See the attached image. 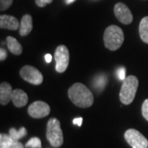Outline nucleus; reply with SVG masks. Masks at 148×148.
<instances>
[{
    "label": "nucleus",
    "mask_w": 148,
    "mask_h": 148,
    "mask_svg": "<svg viewBox=\"0 0 148 148\" xmlns=\"http://www.w3.org/2000/svg\"><path fill=\"white\" fill-rule=\"evenodd\" d=\"M3 148H24V147H23V144H22V143H20V142H18V141H16V142H14V143H12L11 146H9V147Z\"/></svg>",
    "instance_id": "5701e85b"
},
{
    "label": "nucleus",
    "mask_w": 148,
    "mask_h": 148,
    "mask_svg": "<svg viewBox=\"0 0 148 148\" xmlns=\"http://www.w3.org/2000/svg\"><path fill=\"white\" fill-rule=\"evenodd\" d=\"M74 1H76V0H66V3H67V4H71Z\"/></svg>",
    "instance_id": "bb28decb"
},
{
    "label": "nucleus",
    "mask_w": 148,
    "mask_h": 148,
    "mask_svg": "<svg viewBox=\"0 0 148 148\" xmlns=\"http://www.w3.org/2000/svg\"><path fill=\"white\" fill-rule=\"evenodd\" d=\"M124 138L128 145H130L132 148L148 147V140L136 129H127L124 133Z\"/></svg>",
    "instance_id": "423d86ee"
},
{
    "label": "nucleus",
    "mask_w": 148,
    "mask_h": 148,
    "mask_svg": "<svg viewBox=\"0 0 148 148\" xmlns=\"http://www.w3.org/2000/svg\"><path fill=\"white\" fill-rule=\"evenodd\" d=\"M20 23L15 16L9 15H1L0 16V28L7 29L11 31H16L19 29Z\"/></svg>",
    "instance_id": "9d476101"
},
{
    "label": "nucleus",
    "mask_w": 148,
    "mask_h": 148,
    "mask_svg": "<svg viewBox=\"0 0 148 148\" xmlns=\"http://www.w3.org/2000/svg\"><path fill=\"white\" fill-rule=\"evenodd\" d=\"M13 0H0V10L5 11L8 9L12 4Z\"/></svg>",
    "instance_id": "6ab92c4d"
},
{
    "label": "nucleus",
    "mask_w": 148,
    "mask_h": 148,
    "mask_svg": "<svg viewBox=\"0 0 148 148\" xmlns=\"http://www.w3.org/2000/svg\"><path fill=\"white\" fill-rule=\"evenodd\" d=\"M13 90L12 86L8 82H2L0 85V103L2 106L8 105L12 101Z\"/></svg>",
    "instance_id": "9b49d317"
},
{
    "label": "nucleus",
    "mask_w": 148,
    "mask_h": 148,
    "mask_svg": "<svg viewBox=\"0 0 148 148\" xmlns=\"http://www.w3.org/2000/svg\"><path fill=\"white\" fill-rule=\"evenodd\" d=\"M8 57V53L4 49H0V60L3 61Z\"/></svg>",
    "instance_id": "b1692460"
},
{
    "label": "nucleus",
    "mask_w": 148,
    "mask_h": 148,
    "mask_svg": "<svg viewBox=\"0 0 148 148\" xmlns=\"http://www.w3.org/2000/svg\"><path fill=\"white\" fill-rule=\"evenodd\" d=\"M45 59L46 63L49 64V63L52 61V55H51L50 53H47V54H45Z\"/></svg>",
    "instance_id": "a878e982"
},
{
    "label": "nucleus",
    "mask_w": 148,
    "mask_h": 148,
    "mask_svg": "<svg viewBox=\"0 0 148 148\" xmlns=\"http://www.w3.org/2000/svg\"><path fill=\"white\" fill-rule=\"evenodd\" d=\"M54 59H55V69L59 73H64L69 64V51L65 45H58L54 52Z\"/></svg>",
    "instance_id": "39448f33"
},
{
    "label": "nucleus",
    "mask_w": 148,
    "mask_h": 148,
    "mask_svg": "<svg viewBox=\"0 0 148 148\" xmlns=\"http://www.w3.org/2000/svg\"><path fill=\"white\" fill-rule=\"evenodd\" d=\"M9 135L14 141H18L19 139L27 136V130L24 127H21L19 130H16L14 127H12L9 129Z\"/></svg>",
    "instance_id": "dca6fc26"
},
{
    "label": "nucleus",
    "mask_w": 148,
    "mask_h": 148,
    "mask_svg": "<svg viewBox=\"0 0 148 148\" xmlns=\"http://www.w3.org/2000/svg\"><path fill=\"white\" fill-rule=\"evenodd\" d=\"M33 29V23H32V16L29 14H26L22 16L21 21L20 22L19 27V34L21 36H27Z\"/></svg>",
    "instance_id": "ddd939ff"
},
{
    "label": "nucleus",
    "mask_w": 148,
    "mask_h": 148,
    "mask_svg": "<svg viewBox=\"0 0 148 148\" xmlns=\"http://www.w3.org/2000/svg\"><path fill=\"white\" fill-rule=\"evenodd\" d=\"M114 12L116 18L124 25H129L132 22L133 16L130 9L123 3H118L114 8Z\"/></svg>",
    "instance_id": "1a4fd4ad"
},
{
    "label": "nucleus",
    "mask_w": 148,
    "mask_h": 148,
    "mask_svg": "<svg viewBox=\"0 0 148 148\" xmlns=\"http://www.w3.org/2000/svg\"><path fill=\"white\" fill-rule=\"evenodd\" d=\"M50 113V107L45 101H34L28 107V114L34 119H42Z\"/></svg>",
    "instance_id": "6e6552de"
},
{
    "label": "nucleus",
    "mask_w": 148,
    "mask_h": 148,
    "mask_svg": "<svg viewBox=\"0 0 148 148\" xmlns=\"http://www.w3.org/2000/svg\"><path fill=\"white\" fill-rule=\"evenodd\" d=\"M142 114L144 119L148 121V99L145 100L142 106Z\"/></svg>",
    "instance_id": "aec40b11"
},
{
    "label": "nucleus",
    "mask_w": 148,
    "mask_h": 148,
    "mask_svg": "<svg viewBox=\"0 0 148 148\" xmlns=\"http://www.w3.org/2000/svg\"><path fill=\"white\" fill-rule=\"evenodd\" d=\"M124 40V35L121 28L116 25L108 27L104 33V43L106 49L115 51L121 47Z\"/></svg>",
    "instance_id": "7ed1b4c3"
},
{
    "label": "nucleus",
    "mask_w": 148,
    "mask_h": 148,
    "mask_svg": "<svg viewBox=\"0 0 148 148\" xmlns=\"http://www.w3.org/2000/svg\"><path fill=\"white\" fill-rule=\"evenodd\" d=\"M69 99L80 108H89L94 103V95L85 85L80 82L73 84L68 91Z\"/></svg>",
    "instance_id": "f257e3e1"
},
{
    "label": "nucleus",
    "mask_w": 148,
    "mask_h": 148,
    "mask_svg": "<svg viewBox=\"0 0 148 148\" xmlns=\"http://www.w3.org/2000/svg\"><path fill=\"white\" fill-rule=\"evenodd\" d=\"M6 44L8 50L15 55H20L22 53V46L18 40L12 36H8L6 38Z\"/></svg>",
    "instance_id": "4468645a"
},
{
    "label": "nucleus",
    "mask_w": 148,
    "mask_h": 148,
    "mask_svg": "<svg viewBox=\"0 0 148 148\" xmlns=\"http://www.w3.org/2000/svg\"><path fill=\"white\" fill-rule=\"evenodd\" d=\"M125 73H126V71H125L124 68H120V69H118L117 70V77H118V78L119 80H121V81H123L126 78Z\"/></svg>",
    "instance_id": "412c9836"
},
{
    "label": "nucleus",
    "mask_w": 148,
    "mask_h": 148,
    "mask_svg": "<svg viewBox=\"0 0 148 148\" xmlns=\"http://www.w3.org/2000/svg\"><path fill=\"white\" fill-rule=\"evenodd\" d=\"M53 2V0H36V3L40 8H45L47 4H49Z\"/></svg>",
    "instance_id": "4be33fe9"
},
{
    "label": "nucleus",
    "mask_w": 148,
    "mask_h": 148,
    "mask_svg": "<svg viewBox=\"0 0 148 148\" xmlns=\"http://www.w3.org/2000/svg\"><path fill=\"white\" fill-rule=\"evenodd\" d=\"M107 83V77L106 75H99L95 77L93 82V86L96 90H103Z\"/></svg>",
    "instance_id": "f3484780"
},
{
    "label": "nucleus",
    "mask_w": 148,
    "mask_h": 148,
    "mask_svg": "<svg viewBox=\"0 0 148 148\" xmlns=\"http://www.w3.org/2000/svg\"><path fill=\"white\" fill-rule=\"evenodd\" d=\"M138 79L137 77L130 75L123 81L119 92V99L122 104L128 106L134 101L138 88Z\"/></svg>",
    "instance_id": "f03ea898"
},
{
    "label": "nucleus",
    "mask_w": 148,
    "mask_h": 148,
    "mask_svg": "<svg viewBox=\"0 0 148 148\" xmlns=\"http://www.w3.org/2000/svg\"><path fill=\"white\" fill-rule=\"evenodd\" d=\"M20 76L23 80L33 85H40L43 82L42 73L35 67L26 65L20 70Z\"/></svg>",
    "instance_id": "0eeeda50"
},
{
    "label": "nucleus",
    "mask_w": 148,
    "mask_h": 148,
    "mask_svg": "<svg viewBox=\"0 0 148 148\" xmlns=\"http://www.w3.org/2000/svg\"><path fill=\"white\" fill-rule=\"evenodd\" d=\"M139 35L143 42L148 44V16H145L139 24Z\"/></svg>",
    "instance_id": "2eb2a0df"
},
{
    "label": "nucleus",
    "mask_w": 148,
    "mask_h": 148,
    "mask_svg": "<svg viewBox=\"0 0 148 148\" xmlns=\"http://www.w3.org/2000/svg\"><path fill=\"white\" fill-rule=\"evenodd\" d=\"M12 101L13 105L17 108L24 107L28 102V95L21 89H15L13 90L12 95Z\"/></svg>",
    "instance_id": "f8f14e48"
},
{
    "label": "nucleus",
    "mask_w": 148,
    "mask_h": 148,
    "mask_svg": "<svg viewBox=\"0 0 148 148\" xmlns=\"http://www.w3.org/2000/svg\"><path fill=\"white\" fill-rule=\"evenodd\" d=\"M46 138L53 147H59L64 143V134L60 127V122L56 118H51L47 123Z\"/></svg>",
    "instance_id": "20e7f679"
},
{
    "label": "nucleus",
    "mask_w": 148,
    "mask_h": 148,
    "mask_svg": "<svg viewBox=\"0 0 148 148\" xmlns=\"http://www.w3.org/2000/svg\"><path fill=\"white\" fill-rule=\"evenodd\" d=\"M82 121H83V119L82 117H79V118H77V119H73V123L74 124H77V126L81 127L82 124Z\"/></svg>",
    "instance_id": "393cba45"
},
{
    "label": "nucleus",
    "mask_w": 148,
    "mask_h": 148,
    "mask_svg": "<svg viewBox=\"0 0 148 148\" xmlns=\"http://www.w3.org/2000/svg\"><path fill=\"white\" fill-rule=\"evenodd\" d=\"M25 147L27 148H41V141L37 137L31 138L25 145Z\"/></svg>",
    "instance_id": "a211bd4d"
}]
</instances>
